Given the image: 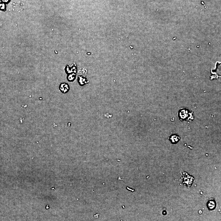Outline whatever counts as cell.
Returning a JSON list of instances; mask_svg holds the SVG:
<instances>
[{
  "label": "cell",
  "instance_id": "cell-1",
  "mask_svg": "<svg viewBox=\"0 0 221 221\" xmlns=\"http://www.w3.org/2000/svg\"><path fill=\"white\" fill-rule=\"evenodd\" d=\"M190 115V112L188 110L183 109L182 110H180L179 112V116L180 119L183 120H186L189 118Z\"/></svg>",
  "mask_w": 221,
  "mask_h": 221
},
{
  "label": "cell",
  "instance_id": "cell-2",
  "mask_svg": "<svg viewBox=\"0 0 221 221\" xmlns=\"http://www.w3.org/2000/svg\"><path fill=\"white\" fill-rule=\"evenodd\" d=\"M207 207L209 210H213L214 209L216 206V203L214 200L211 199L209 200L207 203Z\"/></svg>",
  "mask_w": 221,
  "mask_h": 221
},
{
  "label": "cell",
  "instance_id": "cell-3",
  "mask_svg": "<svg viewBox=\"0 0 221 221\" xmlns=\"http://www.w3.org/2000/svg\"><path fill=\"white\" fill-rule=\"evenodd\" d=\"M59 89L62 92H63V93H66L68 92L69 90V87L68 85V84L64 83L61 84L60 85Z\"/></svg>",
  "mask_w": 221,
  "mask_h": 221
},
{
  "label": "cell",
  "instance_id": "cell-4",
  "mask_svg": "<svg viewBox=\"0 0 221 221\" xmlns=\"http://www.w3.org/2000/svg\"><path fill=\"white\" fill-rule=\"evenodd\" d=\"M180 139V138L179 136L176 134L172 135L170 138V141L171 142V143L173 144H176L178 143V142L179 141Z\"/></svg>",
  "mask_w": 221,
  "mask_h": 221
},
{
  "label": "cell",
  "instance_id": "cell-5",
  "mask_svg": "<svg viewBox=\"0 0 221 221\" xmlns=\"http://www.w3.org/2000/svg\"><path fill=\"white\" fill-rule=\"evenodd\" d=\"M3 1L4 2H6L8 0H3Z\"/></svg>",
  "mask_w": 221,
  "mask_h": 221
}]
</instances>
